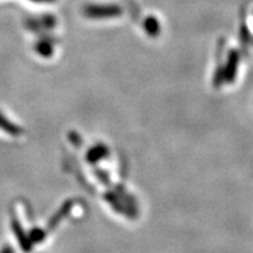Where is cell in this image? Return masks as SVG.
Wrapping results in <instances>:
<instances>
[{"label":"cell","mask_w":253,"mask_h":253,"mask_svg":"<svg viewBox=\"0 0 253 253\" xmlns=\"http://www.w3.org/2000/svg\"><path fill=\"white\" fill-rule=\"evenodd\" d=\"M120 13L121 9L112 5H88L84 8V14L89 18H109Z\"/></svg>","instance_id":"1"},{"label":"cell","mask_w":253,"mask_h":253,"mask_svg":"<svg viewBox=\"0 0 253 253\" xmlns=\"http://www.w3.org/2000/svg\"><path fill=\"white\" fill-rule=\"evenodd\" d=\"M34 2H41V4H47V2H54L55 0H31Z\"/></svg>","instance_id":"2"}]
</instances>
